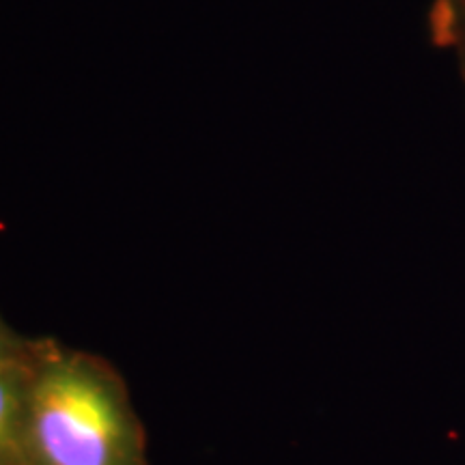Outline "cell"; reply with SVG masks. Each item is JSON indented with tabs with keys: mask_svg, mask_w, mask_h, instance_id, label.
Segmentation results:
<instances>
[{
	"mask_svg": "<svg viewBox=\"0 0 465 465\" xmlns=\"http://www.w3.org/2000/svg\"><path fill=\"white\" fill-rule=\"evenodd\" d=\"M28 465H147L144 433L108 364L35 342L25 403Z\"/></svg>",
	"mask_w": 465,
	"mask_h": 465,
	"instance_id": "obj_1",
	"label": "cell"
},
{
	"mask_svg": "<svg viewBox=\"0 0 465 465\" xmlns=\"http://www.w3.org/2000/svg\"><path fill=\"white\" fill-rule=\"evenodd\" d=\"M31 358L25 364L0 371V459L17 465H28L25 455V403Z\"/></svg>",
	"mask_w": 465,
	"mask_h": 465,
	"instance_id": "obj_2",
	"label": "cell"
},
{
	"mask_svg": "<svg viewBox=\"0 0 465 465\" xmlns=\"http://www.w3.org/2000/svg\"><path fill=\"white\" fill-rule=\"evenodd\" d=\"M427 25L431 44L455 63L465 97V0H431Z\"/></svg>",
	"mask_w": 465,
	"mask_h": 465,
	"instance_id": "obj_3",
	"label": "cell"
},
{
	"mask_svg": "<svg viewBox=\"0 0 465 465\" xmlns=\"http://www.w3.org/2000/svg\"><path fill=\"white\" fill-rule=\"evenodd\" d=\"M35 342H28L20 339L14 330L5 323V319L0 317V371L11 369V366L25 364L31 358Z\"/></svg>",
	"mask_w": 465,
	"mask_h": 465,
	"instance_id": "obj_4",
	"label": "cell"
},
{
	"mask_svg": "<svg viewBox=\"0 0 465 465\" xmlns=\"http://www.w3.org/2000/svg\"><path fill=\"white\" fill-rule=\"evenodd\" d=\"M0 465H17L14 461H5V459H0Z\"/></svg>",
	"mask_w": 465,
	"mask_h": 465,
	"instance_id": "obj_5",
	"label": "cell"
}]
</instances>
